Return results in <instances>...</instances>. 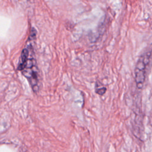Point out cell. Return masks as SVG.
<instances>
[{
  "label": "cell",
  "mask_w": 152,
  "mask_h": 152,
  "mask_svg": "<svg viewBox=\"0 0 152 152\" xmlns=\"http://www.w3.org/2000/svg\"><path fill=\"white\" fill-rule=\"evenodd\" d=\"M151 51L142 54L138 59L135 68V80L137 87L139 89L142 88L145 79L147 66L151 57Z\"/></svg>",
  "instance_id": "6da1fadb"
},
{
  "label": "cell",
  "mask_w": 152,
  "mask_h": 152,
  "mask_svg": "<svg viewBox=\"0 0 152 152\" xmlns=\"http://www.w3.org/2000/svg\"><path fill=\"white\" fill-rule=\"evenodd\" d=\"M22 71L23 74L28 79L33 90L37 92L39 90V71L35 59L28 57Z\"/></svg>",
  "instance_id": "7a4b0ae2"
},
{
  "label": "cell",
  "mask_w": 152,
  "mask_h": 152,
  "mask_svg": "<svg viewBox=\"0 0 152 152\" xmlns=\"http://www.w3.org/2000/svg\"><path fill=\"white\" fill-rule=\"evenodd\" d=\"M28 57H29V49L25 48L23 50L21 54L20 61L18 63V70H20V71L23 70Z\"/></svg>",
  "instance_id": "3957f363"
},
{
  "label": "cell",
  "mask_w": 152,
  "mask_h": 152,
  "mask_svg": "<svg viewBox=\"0 0 152 152\" xmlns=\"http://www.w3.org/2000/svg\"><path fill=\"white\" fill-rule=\"evenodd\" d=\"M106 88L104 87H102L101 88H96V91L97 94H100V95H103L105 92H106Z\"/></svg>",
  "instance_id": "277c9868"
}]
</instances>
